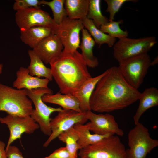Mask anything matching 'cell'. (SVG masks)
I'll return each mask as SVG.
<instances>
[{"label":"cell","instance_id":"32","mask_svg":"<svg viewBox=\"0 0 158 158\" xmlns=\"http://www.w3.org/2000/svg\"><path fill=\"white\" fill-rule=\"evenodd\" d=\"M7 158H24L19 149L10 145L5 150Z\"/></svg>","mask_w":158,"mask_h":158},{"label":"cell","instance_id":"8","mask_svg":"<svg viewBox=\"0 0 158 158\" xmlns=\"http://www.w3.org/2000/svg\"><path fill=\"white\" fill-rule=\"evenodd\" d=\"M151 61L149 55L146 53L119 63L118 67L128 83L138 90L151 66Z\"/></svg>","mask_w":158,"mask_h":158},{"label":"cell","instance_id":"3","mask_svg":"<svg viewBox=\"0 0 158 158\" xmlns=\"http://www.w3.org/2000/svg\"><path fill=\"white\" fill-rule=\"evenodd\" d=\"M27 92L26 89H17L0 83V111L11 115L30 116L32 102Z\"/></svg>","mask_w":158,"mask_h":158},{"label":"cell","instance_id":"25","mask_svg":"<svg viewBox=\"0 0 158 158\" xmlns=\"http://www.w3.org/2000/svg\"><path fill=\"white\" fill-rule=\"evenodd\" d=\"M57 138L60 141L66 144L71 158H77L78 136L73 126L61 133Z\"/></svg>","mask_w":158,"mask_h":158},{"label":"cell","instance_id":"10","mask_svg":"<svg viewBox=\"0 0 158 158\" xmlns=\"http://www.w3.org/2000/svg\"><path fill=\"white\" fill-rule=\"evenodd\" d=\"M88 121L85 112H79L71 110L63 109L51 119L50 126L51 133L43 145L47 147L54 140L63 132L78 123L85 124Z\"/></svg>","mask_w":158,"mask_h":158},{"label":"cell","instance_id":"1","mask_svg":"<svg viewBox=\"0 0 158 158\" xmlns=\"http://www.w3.org/2000/svg\"><path fill=\"white\" fill-rule=\"evenodd\" d=\"M106 70L90 97L91 111L109 113L123 109L138 100L141 92L128 83L118 67Z\"/></svg>","mask_w":158,"mask_h":158},{"label":"cell","instance_id":"11","mask_svg":"<svg viewBox=\"0 0 158 158\" xmlns=\"http://www.w3.org/2000/svg\"><path fill=\"white\" fill-rule=\"evenodd\" d=\"M16 23L20 31L36 26H43L52 28L54 32L58 25L47 12L40 8L31 7L16 11L15 15Z\"/></svg>","mask_w":158,"mask_h":158},{"label":"cell","instance_id":"4","mask_svg":"<svg viewBox=\"0 0 158 158\" xmlns=\"http://www.w3.org/2000/svg\"><path fill=\"white\" fill-rule=\"evenodd\" d=\"M79 150L80 158H127L125 145L116 135L107 136Z\"/></svg>","mask_w":158,"mask_h":158},{"label":"cell","instance_id":"26","mask_svg":"<svg viewBox=\"0 0 158 158\" xmlns=\"http://www.w3.org/2000/svg\"><path fill=\"white\" fill-rule=\"evenodd\" d=\"M100 0H89L87 18L92 20L99 29L100 26L109 21V19L102 13Z\"/></svg>","mask_w":158,"mask_h":158},{"label":"cell","instance_id":"27","mask_svg":"<svg viewBox=\"0 0 158 158\" xmlns=\"http://www.w3.org/2000/svg\"><path fill=\"white\" fill-rule=\"evenodd\" d=\"M65 0H53L50 1H40V4L49 6L53 14V18L54 23L57 25L61 23L64 19L67 17L66 10L64 7Z\"/></svg>","mask_w":158,"mask_h":158},{"label":"cell","instance_id":"31","mask_svg":"<svg viewBox=\"0 0 158 158\" xmlns=\"http://www.w3.org/2000/svg\"><path fill=\"white\" fill-rule=\"evenodd\" d=\"M43 158H71V156L65 146L56 149L50 155Z\"/></svg>","mask_w":158,"mask_h":158},{"label":"cell","instance_id":"19","mask_svg":"<svg viewBox=\"0 0 158 158\" xmlns=\"http://www.w3.org/2000/svg\"><path fill=\"white\" fill-rule=\"evenodd\" d=\"M42 99L44 103L56 104L64 110H71L77 112H82L80 108V103L77 98L73 95L64 94L58 92L55 94H47Z\"/></svg>","mask_w":158,"mask_h":158},{"label":"cell","instance_id":"6","mask_svg":"<svg viewBox=\"0 0 158 158\" xmlns=\"http://www.w3.org/2000/svg\"><path fill=\"white\" fill-rule=\"evenodd\" d=\"M127 158H146L158 146V140L152 138L148 129L139 122L129 132Z\"/></svg>","mask_w":158,"mask_h":158},{"label":"cell","instance_id":"30","mask_svg":"<svg viewBox=\"0 0 158 158\" xmlns=\"http://www.w3.org/2000/svg\"><path fill=\"white\" fill-rule=\"evenodd\" d=\"M39 2L38 0H16L13 9L17 11L31 7L40 8Z\"/></svg>","mask_w":158,"mask_h":158},{"label":"cell","instance_id":"28","mask_svg":"<svg viewBox=\"0 0 158 158\" xmlns=\"http://www.w3.org/2000/svg\"><path fill=\"white\" fill-rule=\"evenodd\" d=\"M123 22L122 20L118 21H109L107 23L101 25L99 30L105 33L114 38L119 39L128 37V32L127 30L121 29L120 25Z\"/></svg>","mask_w":158,"mask_h":158},{"label":"cell","instance_id":"15","mask_svg":"<svg viewBox=\"0 0 158 158\" xmlns=\"http://www.w3.org/2000/svg\"><path fill=\"white\" fill-rule=\"evenodd\" d=\"M16 78L14 81L13 86L17 89L27 90L39 88H47L49 80L32 76L29 73L28 68L21 67L16 73Z\"/></svg>","mask_w":158,"mask_h":158},{"label":"cell","instance_id":"2","mask_svg":"<svg viewBox=\"0 0 158 158\" xmlns=\"http://www.w3.org/2000/svg\"><path fill=\"white\" fill-rule=\"evenodd\" d=\"M52 75L64 94H71L92 77L81 54L63 52L49 63Z\"/></svg>","mask_w":158,"mask_h":158},{"label":"cell","instance_id":"7","mask_svg":"<svg viewBox=\"0 0 158 158\" xmlns=\"http://www.w3.org/2000/svg\"><path fill=\"white\" fill-rule=\"evenodd\" d=\"M157 42L154 36L138 38L126 37L119 39L113 46V56L119 63L147 53Z\"/></svg>","mask_w":158,"mask_h":158},{"label":"cell","instance_id":"18","mask_svg":"<svg viewBox=\"0 0 158 158\" xmlns=\"http://www.w3.org/2000/svg\"><path fill=\"white\" fill-rule=\"evenodd\" d=\"M138 100L139 105L133 117L135 125L139 122L141 117L147 110L158 105V89L153 87L146 89L141 93Z\"/></svg>","mask_w":158,"mask_h":158},{"label":"cell","instance_id":"23","mask_svg":"<svg viewBox=\"0 0 158 158\" xmlns=\"http://www.w3.org/2000/svg\"><path fill=\"white\" fill-rule=\"evenodd\" d=\"M28 53L30 59V63L27 68L30 74L39 78L43 77L50 81L52 80L53 78L51 69L44 65L32 50H28Z\"/></svg>","mask_w":158,"mask_h":158},{"label":"cell","instance_id":"35","mask_svg":"<svg viewBox=\"0 0 158 158\" xmlns=\"http://www.w3.org/2000/svg\"><path fill=\"white\" fill-rule=\"evenodd\" d=\"M3 68V65L0 63V74L2 73Z\"/></svg>","mask_w":158,"mask_h":158},{"label":"cell","instance_id":"9","mask_svg":"<svg viewBox=\"0 0 158 158\" xmlns=\"http://www.w3.org/2000/svg\"><path fill=\"white\" fill-rule=\"evenodd\" d=\"M84 26L80 20L65 18L61 24L58 25L54 34L58 36L63 44V52L73 53L80 47V32Z\"/></svg>","mask_w":158,"mask_h":158},{"label":"cell","instance_id":"29","mask_svg":"<svg viewBox=\"0 0 158 158\" xmlns=\"http://www.w3.org/2000/svg\"><path fill=\"white\" fill-rule=\"evenodd\" d=\"M135 0H105L107 5L106 11L109 14V21H113L114 19L116 14L117 13L121 7L125 3L128 2H136Z\"/></svg>","mask_w":158,"mask_h":158},{"label":"cell","instance_id":"5","mask_svg":"<svg viewBox=\"0 0 158 158\" xmlns=\"http://www.w3.org/2000/svg\"><path fill=\"white\" fill-rule=\"evenodd\" d=\"M52 90L47 88H39L27 90V96L34 104L30 115L31 117L39 125L41 131L45 135L49 136L51 133L50 122L51 115L52 113L63 110L61 107H53L48 106L43 101L42 97L47 94H52Z\"/></svg>","mask_w":158,"mask_h":158},{"label":"cell","instance_id":"17","mask_svg":"<svg viewBox=\"0 0 158 158\" xmlns=\"http://www.w3.org/2000/svg\"><path fill=\"white\" fill-rule=\"evenodd\" d=\"M20 32L22 41L32 49L42 40L54 34L52 28L43 26H33Z\"/></svg>","mask_w":158,"mask_h":158},{"label":"cell","instance_id":"34","mask_svg":"<svg viewBox=\"0 0 158 158\" xmlns=\"http://www.w3.org/2000/svg\"><path fill=\"white\" fill-rule=\"evenodd\" d=\"M158 63V57H156L152 61H151V66H152Z\"/></svg>","mask_w":158,"mask_h":158},{"label":"cell","instance_id":"24","mask_svg":"<svg viewBox=\"0 0 158 158\" xmlns=\"http://www.w3.org/2000/svg\"><path fill=\"white\" fill-rule=\"evenodd\" d=\"M73 127L78 134L77 144L79 150L93 144L107 136L110 135L92 134L85 124H77L73 126Z\"/></svg>","mask_w":158,"mask_h":158},{"label":"cell","instance_id":"13","mask_svg":"<svg viewBox=\"0 0 158 158\" xmlns=\"http://www.w3.org/2000/svg\"><path fill=\"white\" fill-rule=\"evenodd\" d=\"M0 122L6 124L10 132L9 138L6 149L23 133L31 134L40 128L38 124L31 116H20L8 114L0 117Z\"/></svg>","mask_w":158,"mask_h":158},{"label":"cell","instance_id":"33","mask_svg":"<svg viewBox=\"0 0 158 158\" xmlns=\"http://www.w3.org/2000/svg\"><path fill=\"white\" fill-rule=\"evenodd\" d=\"M5 144L0 140V158H7L5 147Z\"/></svg>","mask_w":158,"mask_h":158},{"label":"cell","instance_id":"14","mask_svg":"<svg viewBox=\"0 0 158 158\" xmlns=\"http://www.w3.org/2000/svg\"><path fill=\"white\" fill-rule=\"evenodd\" d=\"M63 49L58 36L53 34L39 43L32 50L45 64L50 63L61 53Z\"/></svg>","mask_w":158,"mask_h":158},{"label":"cell","instance_id":"22","mask_svg":"<svg viewBox=\"0 0 158 158\" xmlns=\"http://www.w3.org/2000/svg\"><path fill=\"white\" fill-rule=\"evenodd\" d=\"M81 20L84 27L99 47L104 44H106L109 47L113 46L116 42V38L101 31L97 27L93 21L87 17Z\"/></svg>","mask_w":158,"mask_h":158},{"label":"cell","instance_id":"20","mask_svg":"<svg viewBox=\"0 0 158 158\" xmlns=\"http://www.w3.org/2000/svg\"><path fill=\"white\" fill-rule=\"evenodd\" d=\"M81 32L82 42L80 47L82 51L81 54L87 66L95 68L98 66L99 61L93 52L95 42L86 29L83 28Z\"/></svg>","mask_w":158,"mask_h":158},{"label":"cell","instance_id":"16","mask_svg":"<svg viewBox=\"0 0 158 158\" xmlns=\"http://www.w3.org/2000/svg\"><path fill=\"white\" fill-rule=\"evenodd\" d=\"M106 72L107 70L97 76L87 80L73 94L78 100L80 108L82 112L91 110L90 105V97L97 83Z\"/></svg>","mask_w":158,"mask_h":158},{"label":"cell","instance_id":"12","mask_svg":"<svg viewBox=\"0 0 158 158\" xmlns=\"http://www.w3.org/2000/svg\"><path fill=\"white\" fill-rule=\"evenodd\" d=\"M89 122L85 124L90 131L101 135H116L122 136L123 130L119 126L114 116L110 114H96L91 110L85 111Z\"/></svg>","mask_w":158,"mask_h":158},{"label":"cell","instance_id":"21","mask_svg":"<svg viewBox=\"0 0 158 158\" xmlns=\"http://www.w3.org/2000/svg\"><path fill=\"white\" fill-rule=\"evenodd\" d=\"M89 4V0H65L64 3L67 16L81 20L87 17Z\"/></svg>","mask_w":158,"mask_h":158}]
</instances>
